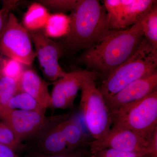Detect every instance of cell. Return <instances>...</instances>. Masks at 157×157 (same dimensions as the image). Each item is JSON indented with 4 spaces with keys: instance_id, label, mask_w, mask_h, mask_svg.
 <instances>
[{
    "instance_id": "6da1fadb",
    "label": "cell",
    "mask_w": 157,
    "mask_h": 157,
    "mask_svg": "<svg viewBox=\"0 0 157 157\" xmlns=\"http://www.w3.org/2000/svg\"><path fill=\"white\" fill-rule=\"evenodd\" d=\"M143 38L140 20L127 29L110 30L86 50L80 62L91 71L106 78L135 53Z\"/></svg>"
},
{
    "instance_id": "7a4b0ae2",
    "label": "cell",
    "mask_w": 157,
    "mask_h": 157,
    "mask_svg": "<svg viewBox=\"0 0 157 157\" xmlns=\"http://www.w3.org/2000/svg\"><path fill=\"white\" fill-rule=\"evenodd\" d=\"M72 12L70 32L63 39L71 51L90 48L110 30L107 11L98 0H78Z\"/></svg>"
},
{
    "instance_id": "3957f363",
    "label": "cell",
    "mask_w": 157,
    "mask_h": 157,
    "mask_svg": "<svg viewBox=\"0 0 157 157\" xmlns=\"http://www.w3.org/2000/svg\"><path fill=\"white\" fill-rule=\"evenodd\" d=\"M157 48L144 37L135 53L105 78L98 87L107 101L133 82L157 71Z\"/></svg>"
},
{
    "instance_id": "277c9868",
    "label": "cell",
    "mask_w": 157,
    "mask_h": 157,
    "mask_svg": "<svg viewBox=\"0 0 157 157\" xmlns=\"http://www.w3.org/2000/svg\"><path fill=\"white\" fill-rule=\"evenodd\" d=\"M109 113L113 127L129 129L150 141L157 131V91Z\"/></svg>"
},
{
    "instance_id": "5b68a950",
    "label": "cell",
    "mask_w": 157,
    "mask_h": 157,
    "mask_svg": "<svg viewBox=\"0 0 157 157\" xmlns=\"http://www.w3.org/2000/svg\"><path fill=\"white\" fill-rule=\"evenodd\" d=\"M98 74L88 76L82 85L80 109L86 128L94 140L108 134L112 121L106 101L96 85Z\"/></svg>"
},
{
    "instance_id": "8992f818",
    "label": "cell",
    "mask_w": 157,
    "mask_h": 157,
    "mask_svg": "<svg viewBox=\"0 0 157 157\" xmlns=\"http://www.w3.org/2000/svg\"><path fill=\"white\" fill-rule=\"evenodd\" d=\"M0 54L26 66L32 64L36 57L29 33L11 12L0 34Z\"/></svg>"
},
{
    "instance_id": "52a82bcc",
    "label": "cell",
    "mask_w": 157,
    "mask_h": 157,
    "mask_svg": "<svg viewBox=\"0 0 157 157\" xmlns=\"http://www.w3.org/2000/svg\"><path fill=\"white\" fill-rule=\"evenodd\" d=\"M157 3L155 0H104L109 29H124L134 25Z\"/></svg>"
},
{
    "instance_id": "ba28073f",
    "label": "cell",
    "mask_w": 157,
    "mask_h": 157,
    "mask_svg": "<svg viewBox=\"0 0 157 157\" xmlns=\"http://www.w3.org/2000/svg\"><path fill=\"white\" fill-rule=\"evenodd\" d=\"M150 140L129 129L112 127L105 137L88 142L87 145L91 154L100 150L109 148L146 154L149 156Z\"/></svg>"
},
{
    "instance_id": "9c48e42d",
    "label": "cell",
    "mask_w": 157,
    "mask_h": 157,
    "mask_svg": "<svg viewBox=\"0 0 157 157\" xmlns=\"http://www.w3.org/2000/svg\"><path fill=\"white\" fill-rule=\"evenodd\" d=\"M35 46L36 56L45 78L56 81L66 75L59 63L63 53L60 45L46 36L42 30L29 32Z\"/></svg>"
},
{
    "instance_id": "30bf717a",
    "label": "cell",
    "mask_w": 157,
    "mask_h": 157,
    "mask_svg": "<svg viewBox=\"0 0 157 157\" xmlns=\"http://www.w3.org/2000/svg\"><path fill=\"white\" fill-rule=\"evenodd\" d=\"M95 73L88 70H76L55 81L50 94L51 107L59 109L72 107L83 81Z\"/></svg>"
},
{
    "instance_id": "8fae6325",
    "label": "cell",
    "mask_w": 157,
    "mask_h": 157,
    "mask_svg": "<svg viewBox=\"0 0 157 157\" xmlns=\"http://www.w3.org/2000/svg\"><path fill=\"white\" fill-rule=\"evenodd\" d=\"M2 119L21 142L39 133L49 122L45 113L17 109L9 111Z\"/></svg>"
},
{
    "instance_id": "7c38bea8",
    "label": "cell",
    "mask_w": 157,
    "mask_h": 157,
    "mask_svg": "<svg viewBox=\"0 0 157 157\" xmlns=\"http://www.w3.org/2000/svg\"><path fill=\"white\" fill-rule=\"evenodd\" d=\"M157 91V71L133 82L106 101L109 111L136 102Z\"/></svg>"
},
{
    "instance_id": "4fadbf2b",
    "label": "cell",
    "mask_w": 157,
    "mask_h": 157,
    "mask_svg": "<svg viewBox=\"0 0 157 157\" xmlns=\"http://www.w3.org/2000/svg\"><path fill=\"white\" fill-rule=\"evenodd\" d=\"M17 84L18 92L29 95L45 110L51 107V95L48 86L33 70L26 69Z\"/></svg>"
},
{
    "instance_id": "5bb4252c",
    "label": "cell",
    "mask_w": 157,
    "mask_h": 157,
    "mask_svg": "<svg viewBox=\"0 0 157 157\" xmlns=\"http://www.w3.org/2000/svg\"><path fill=\"white\" fill-rule=\"evenodd\" d=\"M67 117L68 114L62 116L55 122L42 137L39 146L44 154L60 155L70 152L60 124L61 121Z\"/></svg>"
},
{
    "instance_id": "9a60e30c",
    "label": "cell",
    "mask_w": 157,
    "mask_h": 157,
    "mask_svg": "<svg viewBox=\"0 0 157 157\" xmlns=\"http://www.w3.org/2000/svg\"><path fill=\"white\" fill-rule=\"evenodd\" d=\"M69 152L87 144V138L78 121L74 117L65 118L60 122Z\"/></svg>"
},
{
    "instance_id": "2e32d148",
    "label": "cell",
    "mask_w": 157,
    "mask_h": 157,
    "mask_svg": "<svg viewBox=\"0 0 157 157\" xmlns=\"http://www.w3.org/2000/svg\"><path fill=\"white\" fill-rule=\"evenodd\" d=\"M50 14L40 3H34L29 7L23 19V26L29 32L44 29Z\"/></svg>"
},
{
    "instance_id": "e0dca14e",
    "label": "cell",
    "mask_w": 157,
    "mask_h": 157,
    "mask_svg": "<svg viewBox=\"0 0 157 157\" xmlns=\"http://www.w3.org/2000/svg\"><path fill=\"white\" fill-rule=\"evenodd\" d=\"M70 26V16L65 13H55L50 14L42 31L50 39L63 38L69 34Z\"/></svg>"
},
{
    "instance_id": "ac0fdd59",
    "label": "cell",
    "mask_w": 157,
    "mask_h": 157,
    "mask_svg": "<svg viewBox=\"0 0 157 157\" xmlns=\"http://www.w3.org/2000/svg\"><path fill=\"white\" fill-rule=\"evenodd\" d=\"M36 111L45 113V111L33 98L24 92H18L13 96L7 104L1 119L7 113L12 110Z\"/></svg>"
},
{
    "instance_id": "d6986e66",
    "label": "cell",
    "mask_w": 157,
    "mask_h": 157,
    "mask_svg": "<svg viewBox=\"0 0 157 157\" xmlns=\"http://www.w3.org/2000/svg\"><path fill=\"white\" fill-rule=\"evenodd\" d=\"M144 37L157 48V4L140 20Z\"/></svg>"
},
{
    "instance_id": "ffe728a7",
    "label": "cell",
    "mask_w": 157,
    "mask_h": 157,
    "mask_svg": "<svg viewBox=\"0 0 157 157\" xmlns=\"http://www.w3.org/2000/svg\"><path fill=\"white\" fill-rule=\"evenodd\" d=\"M18 93L17 81L0 75V118L9 101Z\"/></svg>"
},
{
    "instance_id": "44dd1931",
    "label": "cell",
    "mask_w": 157,
    "mask_h": 157,
    "mask_svg": "<svg viewBox=\"0 0 157 157\" xmlns=\"http://www.w3.org/2000/svg\"><path fill=\"white\" fill-rule=\"evenodd\" d=\"M25 66L21 62L8 58L2 60L0 75L17 81L26 69Z\"/></svg>"
},
{
    "instance_id": "7402d4cb",
    "label": "cell",
    "mask_w": 157,
    "mask_h": 157,
    "mask_svg": "<svg viewBox=\"0 0 157 157\" xmlns=\"http://www.w3.org/2000/svg\"><path fill=\"white\" fill-rule=\"evenodd\" d=\"M78 0H42L39 3L46 9L56 11V13H64L73 11L76 7Z\"/></svg>"
},
{
    "instance_id": "603a6c76",
    "label": "cell",
    "mask_w": 157,
    "mask_h": 157,
    "mask_svg": "<svg viewBox=\"0 0 157 157\" xmlns=\"http://www.w3.org/2000/svg\"><path fill=\"white\" fill-rule=\"evenodd\" d=\"M21 142L10 127L6 123L0 121V143L15 151L19 147Z\"/></svg>"
},
{
    "instance_id": "cb8c5ba5",
    "label": "cell",
    "mask_w": 157,
    "mask_h": 157,
    "mask_svg": "<svg viewBox=\"0 0 157 157\" xmlns=\"http://www.w3.org/2000/svg\"><path fill=\"white\" fill-rule=\"evenodd\" d=\"M95 157H149L148 155L140 153L122 151L113 149L106 148L96 151Z\"/></svg>"
},
{
    "instance_id": "d4e9b609",
    "label": "cell",
    "mask_w": 157,
    "mask_h": 157,
    "mask_svg": "<svg viewBox=\"0 0 157 157\" xmlns=\"http://www.w3.org/2000/svg\"><path fill=\"white\" fill-rule=\"evenodd\" d=\"M18 1H7L4 2L2 8L0 9V34L5 28L8 21L9 14L17 5Z\"/></svg>"
},
{
    "instance_id": "484cf974",
    "label": "cell",
    "mask_w": 157,
    "mask_h": 157,
    "mask_svg": "<svg viewBox=\"0 0 157 157\" xmlns=\"http://www.w3.org/2000/svg\"><path fill=\"white\" fill-rule=\"evenodd\" d=\"M86 152L83 147L65 154L60 155H43L38 157H86Z\"/></svg>"
},
{
    "instance_id": "4316f807",
    "label": "cell",
    "mask_w": 157,
    "mask_h": 157,
    "mask_svg": "<svg viewBox=\"0 0 157 157\" xmlns=\"http://www.w3.org/2000/svg\"><path fill=\"white\" fill-rule=\"evenodd\" d=\"M0 157H20L15 151L5 144L0 143Z\"/></svg>"
},
{
    "instance_id": "83f0119b",
    "label": "cell",
    "mask_w": 157,
    "mask_h": 157,
    "mask_svg": "<svg viewBox=\"0 0 157 157\" xmlns=\"http://www.w3.org/2000/svg\"><path fill=\"white\" fill-rule=\"evenodd\" d=\"M149 157H157V131L153 135L150 142Z\"/></svg>"
},
{
    "instance_id": "f1b7e54d",
    "label": "cell",
    "mask_w": 157,
    "mask_h": 157,
    "mask_svg": "<svg viewBox=\"0 0 157 157\" xmlns=\"http://www.w3.org/2000/svg\"><path fill=\"white\" fill-rule=\"evenodd\" d=\"M89 157H95V156L94 155L91 154Z\"/></svg>"
}]
</instances>
